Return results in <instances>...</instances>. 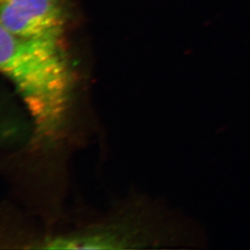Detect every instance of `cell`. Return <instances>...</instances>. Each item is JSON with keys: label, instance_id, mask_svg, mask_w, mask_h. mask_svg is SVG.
Here are the masks:
<instances>
[{"label": "cell", "instance_id": "2", "mask_svg": "<svg viewBox=\"0 0 250 250\" xmlns=\"http://www.w3.org/2000/svg\"><path fill=\"white\" fill-rule=\"evenodd\" d=\"M62 0H0V24L18 36L62 41Z\"/></svg>", "mask_w": 250, "mask_h": 250}, {"label": "cell", "instance_id": "1", "mask_svg": "<svg viewBox=\"0 0 250 250\" xmlns=\"http://www.w3.org/2000/svg\"><path fill=\"white\" fill-rule=\"evenodd\" d=\"M0 74L26 107L35 141L46 146L61 139L75 87L62 41L23 37L0 24Z\"/></svg>", "mask_w": 250, "mask_h": 250}]
</instances>
